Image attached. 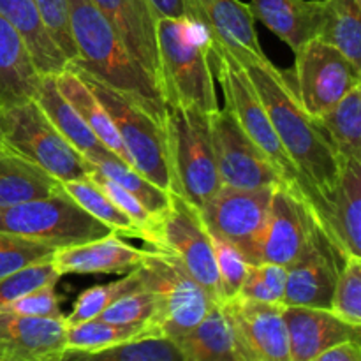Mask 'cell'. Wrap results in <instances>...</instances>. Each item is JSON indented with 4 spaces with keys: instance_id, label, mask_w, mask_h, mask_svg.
<instances>
[{
    "instance_id": "13",
    "label": "cell",
    "mask_w": 361,
    "mask_h": 361,
    "mask_svg": "<svg viewBox=\"0 0 361 361\" xmlns=\"http://www.w3.org/2000/svg\"><path fill=\"white\" fill-rule=\"evenodd\" d=\"M208 120L221 185L233 189H264L284 183L277 168L247 136L226 106L208 115Z\"/></svg>"
},
{
    "instance_id": "32",
    "label": "cell",
    "mask_w": 361,
    "mask_h": 361,
    "mask_svg": "<svg viewBox=\"0 0 361 361\" xmlns=\"http://www.w3.org/2000/svg\"><path fill=\"white\" fill-rule=\"evenodd\" d=\"M145 337H161L150 324H113L102 319H90L85 323L66 326L67 351H99Z\"/></svg>"
},
{
    "instance_id": "7",
    "label": "cell",
    "mask_w": 361,
    "mask_h": 361,
    "mask_svg": "<svg viewBox=\"0 0 361 361\" xmlns=\"http://www.w3.org/2000/svg\"><path fill=\"white\" fill-rule=\"evenodd\" d=\"M208 62H210L212 74L221 83L226 108L233 113L247 136L261 148V152L277 168L282 182L291 189L300 190L305 196V183L279 141L277 133L268 118L267 109H264L257 92L254 90L245 69L233 59L231 53H228L221 46L210 44V42H208Z\"/></svg>"
},
{
    "instance_id": "34",
    "label": "cell",
    "mask_w": 361,
    "mask_h": 361,
    "mask_svg": "<svg viewBox=\"0 0 361 361\" xmlns=\"http://www.w3.org/2000/svg\"><path fill=\"white\" fill-rule=\"evenodd\" d=\"M62 361H185V356L171 338L145 337L99 351H66Z\"/></svg>"
},
{
    "instance_id": "29",
    "label": "cell",
    "mask_w": 361,
    "mask_h": 361,
    "mask_svg": "<svg viewBox=\"0 0 361 361\" xmlns=\"http://www.w3.org/2000/svg\"><path fill=\"white\" fill-rule=\"evenodd\" d=\"M314 120L326 137L338 164L361 161V87L353 88L337 104Z\"/></svg>"
},
{
    "instance_id": "40",
    "label": "cell",
    "mask_w": 361,
    "mask_h": 361,
    "mask_svg": "<svg viewBox=\"0 0 361 361\" xmlns=\"http://www.w3.org/2000/svg\"><path fill=\"white\" fill-rule=\"evenodd\" d=\"M159 314L157 295L148 289L129 293L116 302H113L104 312L95 319L108 321L113 324H150L155 328V319ZM157 330V328H155Z\"/></svg>"
},
{
    "instance_id": "4",
    "label": "cell",
    "mask_w": 361,
    "mask_h": 361,
    "mask_svg": "<svg viewBox=\"0 0 361 361\" xmlns=\"http://www.w3.org/2000/svg\"><path fill=\"white\" fill-rule=\"evenodd\" d=\"M162 126L166 134L171 192L201 208L221 187L208 115L180 106H166Z\"/></svg>"
},
{
    "instance_id": "31",
    "label": "cell",
    "mask_w": 361,
    "mask_h": 361,
    "mask_svg": "<svg viewBox=\"0 0 361 361\" xmlns=\"http://www.w3.org/2000/svg\"><path fill=\"white\" fill-rule=\"evenodd\" d=\"M321 23L316 39L334 46L361 67V6L355 0H321Z\"/></svg>"
},
{
    "instance_id": "39",
    "label": "cell",
    "mask_w": 361,
    "mask_h": 361,
    "mask_svg": "<svg viewBox=\"0 0 361 361\" xmlns=\"http://www.w3.org/2000/svg\"><path fill=\"white\" fill-rule=\"evenodd\" d=\"M62 275L51 263V259L32 263L28 267L13 271L0 279V307H7L21 296L34 293L44 286H56Z\"/></svg>"
},
{
    "instance_id": "21",
    "label": "cell",
    "mask_w": 361,
    "mask_h": 361,
    "mask_svg": "<svg viewBox=\"0 0 361 361\" xmlns=\"http://www.w3.org/2000/svg\"><path fill=\"white\" fill-rule=\"evenodd\" d=\"M321 228L344 257H361V161L342 162Z\"/></svg>"
},
{
    "instance_id": "20",
    "label": "cell",
    "mask_w": 361,
    "mask_h": 361,
    "mask_svg": "<svg viewBox=\"0 0 361 361\" xmlns=\"http://www.w3.org/2000/svg\"><path fill=\"white\" fill-rule=\"evenodd\" d=\"M92 2L111 25L129 55L157 81L159 16L150 0H92Z\"/></svg>"
},
{
    "instance_id": "1",
    "label": "cell",
    "mask_w": 361,
    "mask_h": 361,
    "mask_svg": "<svg viewBox=\"0 0 361 361\" xmlns=\"http://www.w3.org/2000/svg\"><path fill=\"white\" fill-rule=\"evenodd\" d=\"M238 63L259 95L279 141L305 183L307 201L321 221L341 169L334 150L316 120L296 99L288 71H279L268 59L256 56H245Z\"/></svg>"
},
{
    "instance_id": "15",
    "label": "cell",
    "mask_w": 361,
    "mask_h": 361,
    "mask_svg": "<svg viewBox=\"0 0 361 361\" xmlns=\"http://www.w3.org/2000/svg\"><path fill=\"white\" fill-rule=\"evenodd\" d=\"M319 219L300 190L281 183L274 189L259 247V263L289 267L302 254Z\"/></svg>"
},
{
    "instance_id": "6",
    "label": "cell",
    "mask_w": 361,
    "mask_h": 361,
    "mask_svg": "<svg viewBox=\"0 0 361 361\" xmlns=\"http://www.w3.org/2000/svg\"><path fill=\"white\" fill-rule=\"evenodd\" d=\"M136 271L143 289L157 295L159 314L155 328L161 337L171 341L183 337L217 305L214 296L187 274L176 257L164 250L148 247L147 256Z\"/></svg>"
},
{
    "instance_id": "8",
    "label": "cell",
    "mask_w": 361,
    "mask_h": 361,
    "mask_svg": "<svg viewBox=\"0 0 361 361\" xmlns=\"http://www.w3.org/2000/svg\"><path fill=\"white\" fill-rule=\"evenodd\" d=\"M66 67L74 71L88 85V88L94 92L102 108L106 109L129 154L133 168L161 189L171 190L164 126L159 123L150 113L145 111L140 104H136L133 99L101 83L80 67L73 63H67Z\"/></svg>"
},
{
    "instance_id": "22",
    "label": "cell",
    "mask_w": 361,
    "mask_h": 361,
    "mask_svg": "<svg viewBox=\"0 0 361 361\" xmlns=\"http://www.w3.org/2000/svg\"><path fill=\"white\" fill-rule=\"evenodd\" d=\"M147 252L148 249H137L123 242L120 236L109 235L81 245L56 249L51 263L60 275H123L140 267Z\"/></svg>"
},
{
    "instance_id": "45",
    "label": "cell",
    "mask_w": 361,
    "mask_h": 361,
    "mask_svg": "<svg viewBox=\"0 0 361 361\" xmlns=\"http://www.w3.org/2000/svg\"><path fill=\"white\" fill-rule=\"evenodd\" d=\"M316 361H361L360 342H344L319 355Z\"/></svg>"
},
{
    "instance_id": "44",
    "label": "cell",
    "mask_w": 361,
    "mask_h": 361,
    "mask_svg": "<svg viewBox=\"0 0 361 361\" xmlns=\"http://www.w3.org/2000/svg\"><path fill=\"white\" fill-rule=\"evenodd\" d=\"M0 309H7L20 316L49 317V319H62L63 317L62 309H60V296L56 295L55 286H44V288L28 293L16 302L9 303L7 307H0Z\"/></svg>"
},
{
    "instance_id": "48",
    "label": "cell",
    "mask_w": 361,
    "mask_h": 361,
    "mask_svg": "<svg viewBox=\"0 0 361 361\" xmlns=\"http://www.w3.org/2000/svg\"><path fill=\"white\" fill-rule=\"evenodd\" d=\"M312 361H316V360H312Z\"/></svg>"
},
{
    "instance_id": "16",
    "label": "cell",
    "mask_w": 361,
    "mask_h": 361,
    "mask_svg": "<svg viewBox=\"0 0 361 361\" xmlns=\"http://www.w3.org/2000/svg\"><path fill=\"white\" fill-rule=\"evenodd\" d=\"M344 261L345 257L317 226L302 254L288 267L282 307L330 309Z\"/></svg>"
},
{
    "instance_id": "37",
    "label": "cell",
    "mask_w": 361,
    "mask_h": 361,
    "mask_svg": "<svg viewBox=\"0 0 361 361\" xmlns=\"http://www.w3.org/2000/svg\"><path fill=\"white\" fill-rule=\"evenodd\" d=\"M330 310L345 323L361 326V257H345Z\"/></svg>"
},
{
    "instance_id": "41",
    "label": "cell",
    "mask_w": 361,
    "mask_h": 361,
    "mask_svg": "<svg viewBox=\"0 0 361 361\" xmlns=\"http://www.w3.org/2000/svg\"><path fill=\"white\" fill-rule=\"evenodd\" d=\"M214 240V252L215 264H217L219 275V303L228 302V300L236 298L240 295L243 281L247 277L250 264L247 263L245 257L238 252L233 245L222 242V240Z\"/></svg>"
},
{
    "instance_id": "9",
    "label": "cell",
    "mask_w": 361,
    "mask_h": 361,
    "mask_svg": "<svg viewBox=\"0 0 361 361\" xmlns=\"http://www.w3.org/2000/svg\"><path fill=\"white\" fill-rule=\"evenodd\" d=\"M2 141L59 182L87 178L92 164L55 129L34 99L0 108Z\"/></svg>"
},
{
    "instance_id": "3",
    "label": "cell",
    "mask_w": 361,
    "mask_h": 361,
    "mask_svg": "<svg viewBox=\"0 0 361 361\" xmlns=\"http://www.w3.org/2000/svg\"><path fill=\"white\" fill-rule=\"evenodd\" d=\"M159 90L164 106L212 115L219 109L204 32L187 18L157 20Z\"/></svg>"
},
{
    "instance_id": "23",
    "label": "cell",
    "mask_w": 361,
    "mask_h": 361,
    "mask_svg": "<svg viewBox=\"0 0 361 361\" xmlns=\"http://www.w3.org/2000/svg\"><path fill=\"white\" fill-rule=\"evenodd\" d=\"M254 20L261 21L293 51L316 39L321 23V0H250Z\"/></svg>"
},
{
    "instance_id": "26",
    "label": "cell",
    "mask_w": 361,
    "mask_h": 361,
    "mask_svg": "<svg viewBox=\"0 0 361 361\" xmlns=\"http://www.w3.org/2000/svg\"><path fill=\"white\" fill-rule=\"evenodd\" d=\"M62 182L0 141V207L55 196Z\"/></svg>"
},
{
    "instance_id": "38",
    "label": "cell",
    "mask_w": 361,
    "mask_h": 361,
    "mask_svg": "<svg viewBox=\"0 0 361 361\" xmlns=\"http://www.w3.org/2000/svg\"><path fill=\"white\" fill-rule=\"evenodd\" d=\"M288 267L274 263L250 264L247 277L240 289V298L270 305H282L286 291Z\"/></svg>"
},
{
    "instance_id": "5",
    "label": "cell",
    "mask_w": 361,
    "mask_h": 361,
    "mask_svg": "<svg viewBox=\"0 0 361 361\" xmlns=\"http://www.w3.org/2000/svg\"><path fill=\"white\" fill-rule=\"evenodd\" d=\"M0 233L32 240L55 250L115 235L108 226L88 215L63 187L59 194L44 200L0 207Z\"/></svg>"
},
{
    "instance_id": "12",
    "label": "cell",
    "mask_w": 361,
    "mask_h": 361,
    "mask_svg": "<svg viewBox=\"0 0 361 361\" xmlns=\"http://www.w3.org/2000/svg\"><path fill=\"white\" fill-rule=\"evenodd\" d=\"M152 249L164 250L176 257L187 274L200 282L219 303V275L214 240L201 219L200 208L171 192L169 208L159 221Z\"/></svg>"
},
{
    "instance_id": "25",
    "label": "cell",
    "mask_w": 361,
    "mask_h": 361,
    "mask_svg": "<svg viewBox=\"0 0 361 361\" xmlns=\"http://www.w3.org/2000/svg\"><path fill=\"white\" fill-rule=\"evenodd\" d=\"M34 101L44 113L46 118L55 126V129L66 137L67 143L80 152L87 161L115 155L97 136L94 130L83 122L73 106L63 99L56 87L55 74H41Z\"/></svg>"
},
{
    "instance_id": "35",
    "label": "cell",
    "mask_w": 361,
    "mask_h": 361,
    "mask_svg": "<svg viewBox=\"0 0 361 361\" xmlns=\"http://www.w3.org/2000/svg\"><path fill=\"white\" fill-rule=\"evenodd\" d=\"M62 187L88 215H92L101 224L108 226L116 236H122V238H140L141 236L136 224L92 182L90 176L63 182Z\"/></svg>"
},
{
    "instance_id": "33",
    "label": "cell",
    "mask_w": 361,
    "mask_h": 361,
    "mask_svg": "<svg viewBox=\"0 0 361 361\" xmlns=\"http://www.w3.org/2000/svg\"><path fill=\"white\" fill-rule=\"evenodd\" d=\"M97 171L108 176L115 183H118L122 189H126L130 196L136 197L155 219H161L169 208V200H171V190H164L152 183L150 180L145 178L137 169L127 164L118 155H109V157L94 159L88 161Z\"/></svg>"
},
{
    "instance_id": "28",
    "label": "cell",
    "mask_w": 361,
    "mask_h": 361,
    "mask_svg": "<svg viewBox=\"0 0 361 361\" xmlns=\"http://www.w3.org/2000/svg\"><path fill=\"white\" fill-rule=\"evenodd\" d=\"M55 81L56 87H59V92L63 95V99L73 106L74 111L83 118V122L94 130L95 136H97L113 154L118 155L120 159H123L127 164H130L129 154H127L126 147H123L122 140H120L111 118H109V115L106 113V109L102 108L99 99L94 95V92L88 88V85L85 83L74 71H71L69 67H66V69L60 71L59 74H55Z\"/></svg>"
},
{
    "instance_id": "11",
    "label": "cell",
    "mask_w": 361,
    "mask_h": 361,
    "mask_svg": "<svg viewBox=\"0 0 361 361\" xmlns=\"http://www.w3.org/2000/svg\"><path fill=\"white\" fill-rule=\"evenodd\" d=\"M295 55V69L288 78H293L296 99L312 118L361 87V67L319 39L309 41Z\"/></svg>"
},
{
    "instance_id": "43",
    "label": "cell",
    "mask_w": 361,
    "mask_h": 361,
    "mask_svg": "<svg viewBox=\"0 0 361 361\" xmlns=\"http://www.w3.org/2000/svg\"><path fill=\"white\" fill-rule=\"evenodd\" d=\"M34 4L49 37L53 39L63 59L67 62H73L78 53L73 41V34H71L67 0H34Z\"/></svg>"
},
{
    "instance_id": "19",
    "label": "cell",
    "mask_w": 361,
    "mask_h": 361,
    "mask_svg": "<svg viewBox=\"0 0 361 361\" xmlns=\"http://www.w3.org/2000/svg\"><path fill=\"white\" fill-rule=\"evenodd\" d=\"M291 361H312L344 342H360L361 326H353L330 309L282 307Z\"/></svg>"
},
{
    "instance_id": "36",
    "label": "cell",
    "mask_w": 361,
    "mask_h": 361,
    "mask_svg": "<svg viewBox=\"0 0 361 361\" xmlns=\"http://www.w3.org/2000/svg\"><path fill=\"white\" fill-rule=\"evenodd\" d=\"M141 289H143V284H141L140 275H137L136 268H134L123 279L108 282V284L94 286V288L81 293L76 302H74V307L69 316H63V323H66V326H74V324L95 319L113 302L129 295V293L141 291Z\"/></svg>"
},
{
    "instance_id": "46",
    "label": "cell",
    "mask_w": 361,
    "mask_h": 361,
    "mask_svg": "<svg viewBox=\"0 0 361 361\" xmlns=\"http://www.w3.org/2000/svg\"><path fill=\"white\" fill-rule=\"evenodd\" d=\"M159 18H187L185 0H150Z\"/></svg>"
},
{
    "instance_id": "30",
    "label": "cell",
    "mask_w": 361,
    "mask_h": 361,
    "mask_svg": "<svg viewBox=\"0 0 361 361\" xmlns=\"http://www.w3.org/2000/svg\"><path fill=\"white\" fill-rule=\"evenodd\" d=\"M185 361H240L221 305H215L194 330L176 338Z\"/></svg>"
},
{
    "instance_id": "2",
    "label": "cell",
    "mask_w": 361,
    "mask_h": 361,
    "mask_svg": "<svg viewBox=\"0 0 361 361\" xmlns=\"http://www.w3.org/2000/svg\"><path fill=\"white\" fill-rule=\"evenodd\" d=\"M69 23L76 46L73 66L94 76L113 90L133 99L159 123H164L166 106L159 85L120 41L111 25L92 0H67Z\"/></svg>"
},
{
    "instance_id": "14",
    "label": "cell",
    "mask_w": 361,
    "mask_h": 361,
    "mask_svg": "<svg viewBox=\"0 0 361 361\" xmlns=\"http://www.w3.org/2000/svg\"><path fill=\"white\" fill-rule=\"evenodd\" d=\"M240 361H291L282 305L236 298L219 303Z\"/></svg>"
},
{
    "instance_id": "17",
    "label": "cell",
    "mask_w": 361,
    "mask_h": 361,
    "mask_svg": "<svg viewBox=\"0 0 361 361\" xmlns=\"http://www.w3.org/2000/svg\"><path fill=\"white\" fill-rule=\"evenodd\" d=\"M187 20L194 21L210 44L231 53L235 60L245 56L267 59L256 32L249 4L240 0H185Z\"/></svg>"
},
{
    "instance_id": "18",
    "label": "cell",
    "mask_w": 361,
    "mask_h": 361,
    "mask_svg": "<svg viewBox=\"0 0 361 361\" xmlns=\"http://www.w3.org/2000/svg\"><path fill=\"white\" fill-rule=\"evenodd\" d=\"M66 323L0 309V361H62Z\"/></svg>"
},
{
    "instance_id": "24",
    "label": "cell",
    "mask_w": 361,
    "mask_h": 361,
    "mask_svg": "<svg viewBox=\"0 0 361 361\" xmlns=\"http://www.w3.org/2000/svg\"><path fill=\"white\" fill-rule=\"evenodd\" d=\"M39 80L23 37L0 14V108L34 99Z\"/></svg>"
},
{
    "instance_id": "42",
    "label": "cell",
    "mask_w": 361,
    "mask_h": 361,
    "mask_svg": "<svg viewBox=\"0 0 361 361\" xmlns=\"http://www.w3.org/2000/svg\"><path fill=\"white\" fill-rule=\"evenodd\" d=\"M55 249L32 240L0 233V279L32 263L51 259Z\"/></svg>"
},
{
    "instance_id": "47",
    "label": "cell",
    "mask_w": 361,
    "mask_h": 361,
    "mask_svg": "<svg viewBox=\"0 0 361 361\" xmlns=\"http://www.w3.org/2000/svg\"><path fill=\"white\" fill-rule=\"evenodd\" d=\"M0 141H2V133H0Z\"/></svg>"
},
{
    "instance_id": "10",
    "label": "cell",
    "mask_w": 361,
    "mask_h": 361,
    "mask_svg": "<svg viewBox=\"0 0 361 361\" xmlns=\"http://www.w3.org/2000/svg\"><path fill=\"white\" fill-rule=\"evenodd\" d=\"M274 189H233L221 185L200 208L212 238L235 247L249 264H259L261 238Z\"/></svg>"
},
{
    "instance_id": "27",
    "label": "cell",
    "mask_w": 361,
    "mask_h": 361,
    "mask_svg": "<svg viewBox=\"0 0 361 361\" xmlns=\"http://www.w3.org/2000/svg\"><path fill=\"white\" fill-rule=\"evenodd\" d=\"M0 14L21 34L39 74L66 69L67 60L46 32L34 0H0Z\"/></svg>"
}]
</instances>
